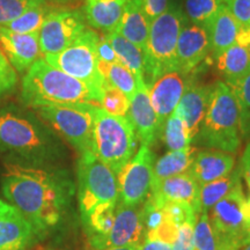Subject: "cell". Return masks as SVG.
<instances>
[{
    "label": "cell",
    "mask_w": 250,
    "mask_h": 250,
    "mask_svg": "<svg viewBox=\"0 0 250 250\" xmlns=\"http://www.w3.org/2000/svg\"><path fill=\"white\" fill-rule=\"evenodd\" d=\"M77 187L66 168H30L6 165L1 193L29 221L37 237L64 223Z\"/></svg>",
    "instance_id": "1"
},
{
    "label": "cell",
    "mask_w": 250,
    "mask_h": 250,
    "mask_svg": "<svg viewBox=\"0 0 250 250\" xmlns=\"http://www.w3.org/2000/svg\"><path fill=\"white\" fill-rule=\"evenodd\" d=\"M0 156L6 165L64 168L70 152L64 139L36 112L8 103L0 107Z\"/></svg>",
    "instance_id": "2"
},
{
    "label": "cell",
    "mask_w": 250,
    "mask_h": 250,
    "mask_svg": "<svg viewBox=\"0 0 250 250\" xmlns=\"http://www.w3.org/2000/svg\"><path fill=\"white\" fill-rule=\"evenodd\" d=\"M20 100L24 107L37 109L81 102L99 104L100 96L83 81L51 66L41 57L22 78Z\"/></svg>",
    "instance_id": "3"
},
{
    "label": "cell",
    "mask_w": 250,
    "mask_h": 250,
    "mask_svg": "<svg viewBox=\"0 0 250 250\" xmlns=\"http://www.w3.org/2000/svg\"><path fill=\"white\" fill-rule=\"evenodd\" d=\"M241 142L235 99L225 81H217L214 83L208 110L191 144L195 147L218 149L235 154L241 146Z\"/></svg>",
    "instance_id": "4"
},
{
    "label": "cell",
    "mask_w": 250,
    "mask_h": 250,
    "mask_svg": "<svg viewBox=\"0 0 250 250\" xmlns=\"http://www.w3.org/2000/svg\"><path fill=\"white\" fill-rule=\"evenodd\" d=\"M77 196L80 217L85 225L95 213L120 199L117 175L95 153L81 154L77 165Z\"/></svg>",
    "instance_id": "5"
},
{
    "label": "cell",
    "mask_w": 250,
    "mask_h": 250,
    "mask_svg": "<svg viewBox=\"0 0 250 250\" xmlns=\"http://www.w3.org/2000/svg\"><path fill=\"white\" fill-rule=\"evenodd\" d=\"M94 144L95 154L115 174L138 151V138L130 118L116 116L94 105Z\"/></svg>",
    "instance_id": "6"
},
{
    "label": "cell",
    "mask_w": 250,
    "mask_h": 250,
    "mask_svg": "<svg viewBox=\"0 0 250 250\" xmlns=\"http://www.w3.org/2000/svg\"><path fill=\"white\" fill-rule=\"evenodd\" d=\"M186 21V15L175 6L151 21L144 49V80L147 87L167 72L175 71L177 40Z\"/></svg>",
    "instance_id": "7"
},
{
    "label": "cell",
    "mask_w": 250,
    "mask_h": 250,
    "mask_svg": "<svg viewBox=\"0 0 250 250\" xmlns=\"http://www.w3.org/2000/svg\"><path fill=\"white\" fill-rule=\"evenodd\" d=\"M94 105L95 103H67L46 105L35 110L46 124L81 155L95 153Z\"/></svg>",
    "instance_id": "8"
},
{
    "label": "cell",
    "mask_w": 250,
    "mask_h": 250,
    "mask_svg": "<svg viewBox=\"0 0 250 250\" xmlns=\"http://www.w3.org/2000/svg\"><path fill=\"white\" fill-rule=\"evenodd\" d=\"M99 34L87 27L80 36L67 48L55 55L43 57L51 66L83 81L93 89L101 100L103 87L107 83L99 70L98 42Z\"/></svg>",
    "instance_id": "9"
},
{
    "label": "cell",
    "mask_w": 250,
    "mask_h": 250,
    "mask_svg": "<svg viewBox=\"0 0 250 250\" xmlns=\"http://www.w3.org/2000/svg\"><path fill=\"white\" fill-rule=\"evenodd\" d=\"M246 198L242 183L239 182L208 212L218 250H241L250 242L249 226L243 212Z\"/></svg>",
    "instance_id": "10"
},
{
    "label": "cell",
    "mask_w": 250,
    "mask_h": 250,
    "mask_svg": "<svg viewBox=\"0 0 250 250\" xmlns=\"http://www.w3.org/2000/svg\"><path fill=\"white\" fill-rule=\"evenodd\" d=\"M154 164V152L149 146L142 144L133 158L117 175L118 202L129 206H139L147 199L151 192Z\"/></svg>",
    "instance_id": "11"
},
{
    "label": "cell",
    "mask_w": 250,
    "mask_h": 250,
    "mask_svg": "<svg viewBox=\"0 0 250 250\" xmlns=\"http://www.w3.org/2000/svg\"><path fill=\"white\" fill-rule=\"evenodd\" d=\"M88 27L83 12L56 8L48 14L39 31L40 49L43 57L67 48Z\"/></svg>",
    "instance_id": "12"
},
{
    "label": "cell",
    "mask_w": 250,
    "mask_h": 250,
    "mask_svg": "<svg viewBox=\"0 0 250 250\" xmlns=\"http://www.w3.org/2000/svg\"><path fill=\"white\" fill-rule=\"evenodd\" d=\"M142 205L129 206L118 202L110 230L105 235L89 239L92 248L101 250L112 247H133L139 249L145 239Z\"/></svg>",
    "instance_id": "13"
},
{
    "label": "cell",
    "mask_w": 250,
    "mask_h": 250,
    "mask_svg": "<svg viewBox=\"0 0 250 250\" xmlns=\"http://www.w3.org/2000/svg\"><path fill=\"white\" fill-rule=\"evenodd\" d=\"M211 52L210 35L205 26L184 23L177 40L175 71L189 76Z\"/></svg>",
    "instance_id": "14"
},
{
    "label": "cell",
    "mask_w": 250,
    "mask_h": 250,
    "mask_svg": "<svg viewBox=\"0 0 250 250\" xmlns=\"http://www.w3.org/2000/svg\"><path fill=\"white\" fill-rule=\"evenodd\" d=\"M188 83V76H184L179 71H170L148 86L149 99L158 121L159 138L166 121L176 109Z\"/></svg>",
    "instance_id": "15"
},
{
    "label": "cell",
    "mask_w": 250,
    "mask_h": 250,
    "mask_svg": "<svg viewBox=\"0 0 250 250\" xmlns=\"http://www.w3.org/2000/svg\"><path fill=\"white\" fill-rule=\"evenodd\" d=\"M36 239L26 217L13 204L0 199V250H26Z\"/></svg>",
    "instance_id": "16"
},
{
    "label": "cell",
    "mask_w": 250,
    "mask_h": 250,
    "mask_svg": "<svg viewBox=\"0 0 250 250\" xmlns=\"http://www.w3.org/2000/svg\"><path fill=\"white\" fill-rule=\"evenodd\" d=\"M127 117L133 125L139 142L152 147L159 138L158 121L149 99L148 87L144 78L137 79V88L130 100Z\"/></svg>",
    "instance_id": "17"
},
{
    "label": "cell",
    "mask_w": 250,
    "mask_h": 250,
    "mask_svg": "<svg viewBox=\"0 0 250 250\" xmlns=\"http://www.w3.org/2000/svg\"><path fill=\"white\" fill-rule=\"evenodd\" d=\"M0 46L18 73H26L42 55L39 31L21 34L0 27Z\"/></svg>",
    "instance_id": "18"
},
{
    "label": "cell",
    "mask_w": 250,
    "mask_h": 250,
    "mask_svg": "<svg viewBox=\"0 0 250 250\" xmlns=\"http://www.w3.org/2000/svg\"><path fill=\"white\" fill-rule=\"evenodd\" d=\"M199 190L201 186L188 171L153 184L149 196L160 208L167 203H180L192 206L198 214H201Z\"/></svg>",
    "instance_id": "19"
},
{
    "label": "cell",
    "mask_w": 250,
    "mask_h": 250,
    "mask_svg": "<svg viewBox=\"0 0 250 250\" xmlns=\"http://www.w3.org/2000/svg\"><path fill=\"white\" fill-rule=\"evenodd\" d=\"M214 83L202 85V83L189 81L182 98H181L176 110L182 117L191 140L198 132L203 117L208 110ZM192 143V142H191Z\"/></svg>",
    "instance_id": "20"
},
{
    "label": "cell",
    "mask_w": 250,
    "mask_h": 250,
    "mask_svg": "<svg viewBox=\"0 0 250 250\" xmlns=\"http://www.w3.org/2000/svg\"><path fill=\"white\" fill-rule=\"evenodd\" d=\"M235 158L230 153L218 149H203L198 151L190 167L191 175L199 186L227 176L234 169Z\"/></svg>",
    "instance_id": "21"
},
{
    "label": "cell",
    "mask_w": 250,
    "mask_h": 250,
    "mask_svg": "<svg viewBox=\"0 0 250 250\" xmlns=\"http://www.w3.org/2000/svg\"><path fill=\"white\" fill-rule=\"evenodd\" d=\"M127 0H85L83 14L87 26L103 34L117 29Z\"/></svg>",
    "instance_id": "22"
},
{
    "label": "cell",
    "mask_w": 250,
    "mask_h": 250,
    "mask_svg": "<svg viewBox=\"0 0 250 250\" xmlns=\"http://www.w3.org/2000/svg\"><path fill=\"white\" fill-rule=\"evenodd\" d=\"M210 35L211 52L215 59L221 52L232 46L236 42L241 26L230 13L226 4H221L210 22L206 24Z\"/></svg>",
    "instance_id": "23"
},
{
    "label": "cell",
    "mask_w": 250,
    "mask_h": 250,
    "mask_svg": "<svg viewBox=\"0 0 250 250\" xmlns=\"http://www.w3.org/2000/svg\"><path fill=\"white\" fill-rule=\"evenodd\" d=\"M149 24L151 21L145 13L143 0H127L123 17L115 31L144 50L147 43Z\"/></svg>",
    "instance_id": "24"
},
{
    "label": "cell",
    "mask_w": 250,
    "mask_h": 250,
    "mask_svg": "<svg viewBox=\"0 0 250 250\" xmlns=\"http://www.w3.org/2000/svg\"><path fill=\"white\" fill-rule=\"evenodd\" d=\"M197 152H198L197 147L190 145L186 148L169 151L162 155L155 161L154 167H153L152 186L175 175L188 173Z\"/></svg>",
    "instance_id": "25"
},
{
    "label": "cell",
    "mask_w": 250,
    "mask_h": 250,
    "mask_svg": "<svg viewBox=\"0 0 250 250\" xmlns=\"http://www.w3.org/2000/svg\"><path fill=\"white\" fill-rule=\"evenodd\" d=\"M217 68L226 83L242 78L250 71V49L235 42L215 58Z\"/></svg>",
    "instance_id": "26"
},
{
    "label": "cell",
    "mask_w": 250,
    "mask_h": 250,
    "mask_svg": "<svg viewBox=\"0 0 250 250\" xmlns=\"http://www.w3.org/2000/svg\"><path fill=\"white\" fill-rule=\"evenodd\" d=\"M104 37L114 49L118 62L129 68L137 79L144 78V50L120 35L117 31L104 34Z\"/></svg>",
    "instance_id": "27"
},
{
    "label": "cell",
    "mask_w": 250,
    "mask_h": 250,
    "mask_svg": "<svg viewBox=\"0 0 250 250\" xmlns=\"http://www.w3.org/2000/svg\"><path fill=\"white\" fill-rule=\"evenodd\" d=\"M241 177L242 175L240 173L239 167H236L227 176L201 186L199 190L201 213H208L217 203L225 198L237 183L241 182Z\"/></svg>",
    "instance_id": "28"
},
{
    "label": "cell",
    "mask_w": 250,
    "mask_h": 250,
    "mask_svg": "<svg viewBox=\"0 0 250 250\" xmlns=\"http://www.w3.org/2000/svg\"><path fill=\"white\" fill-rule=\"evenodd\" d=\"M99 70L103 79L131 100L137 88V78L129 68L121 62H104L99 61Z\"/></svg>",
    "instance_id": "29"
},
{
    "label": "cell",
    "mask_w": 250,
    "mask_h": 250,
    "mask_svg": "<svg viewBox=\"0 0 250 250\" xmlns=\"http://www.w3.org/2000/svg\"><path fill=\"white\" fill-rule=\"evenodd\" d=\"M236 101L241 138H250V71L242 78L227 83Z\"/></svg>",
    "instance_id": "30"
},
{
    "label": "cell",
    "mask_w": 250,
    "mask_h": 250,
    "mask_svg": "<svg viewBox=\"0 0 250 250\" xmlns=\"http://www.w3.org/2000/svg\"><path fill=\"white\" fill-rule=\"evenodd\" d=\"M160 138L169 151H177L191 145L192 140L189 131L176 109L166 121Z\"/></svg>",
    "instance_id": "31"
},
{
    "label": "cell",
    "mask_w": 250,
    "mask_h": 250,
    "mask_svg": "<svg viewBox=\"0 0 250 250\" xmlns=\"http://www.w3.org/2000/svg\"><path fill=\"white\" fill-rule=\"evenodd\" d=\"M56 8H57L56 6L50 5L48 1L43 2V4L35 5L4 28H7L9 30L21 34H29L40 31L45 18Z\"/></svg>",
    "instance_id": "32"
},
{
    "label": "cell",
    "mask_w": 250,
    "mask_h": 250,
    "mask_svg": "<svg viewBox=\"0 0 250 250\" xmlns=\"http://www.w3.org/2000/svg\"><path fill=\"white\" fill-rule=\"evenodd\" d=\"M224 0H186V14L190 23L205 26L218 11Z\"/></svg>",
    "instance_id": "33"
},
{
    "label": "cell",
    "mask_w": 250,
    "mask_h": 250,
    "mask_svg": "<svg viewBox=\"0 0 250 250\" xmlns=\"http://www.w3.org/2000/svg\"><path fill=\"white\" fill-rule=\"evenodd\" d=\"M98 105L111 115L126 116L130 108V100L121 90L105 83Z\"/></svg>",
    "instance_id": "34"
},
{
    "label": "cell",
    "mask_w": 250,
    "mask_h": 250,
    "mask_svg": "<svg viewBox=\"0 0 250 250\" xmlns=\"http://www.w3.org/2000/svg\"><path fill=\"white\" fill-rule=\"evenodd\" d=\"M18 86V72L12 66L0 46V101L15 92Z\"/></svg>",
    "instance_id": "35"
},
{
    "label": "cell",
    "mask_w": 250,
    "mask_h": 250,
    "mask_svg": "<svg viewBox=\"0 0 250 250\" xmlns=\"http://www.w3.org/2000/svg\"><path fill=\"white\" fill-rule=\"evenodd\" d=\"M192 250H218L208 213H201L197 219Z\"/></svg>",
    "instance_id": "36"
},
{
    "label": "cell",
    "mask_w": 250,
    "mask_h": 250,
    "mask_svg": "<svg viewBox=\"0 0 250 250\" xmlns=\"http://www.w3.org/2000/svg\"><path fill=\"white\" fill-rule=\"evenodd\" d=\"M43 4L34 0H0V27L7 26L33 6Z\"/></svg>",
    "instance_id": "37"
},
{
    "label": "cell",
    "mask_w": 250,
    "mask_h": 250,
    "mask_svg": "<svg viewBox=\"0 0 250 250\" xmlns=\"http://www.w3.org/2000/svg\"><path fill=\"white\" fill-rule=\"evenodd\" d=\"M197 219H189L177 227L176 235L171 243L173 250H192Z\"/></svg>",
    "instance_id": "38"
},
{
    "label": "cell",
    "mask_w": 250,
    "mask_h": 250,
    "mask_svg": "<svg viewBox=\"0 0 250 250\" xmlns=\"http://www.w3.org/2000/svg\"><path fill=\"white\" fill-rule=\"evenodd\" d=\"M225 4L241 26V29L250 27V0H224Z\"/></svg>",
    "instance_id": "39"
},
{
    "label": "cell",
    "mask_w": 250,
    "mask_h": 250,
    "mask_svg": "<svg viewBox=\"0 0 250 250\" xmlns=\"http://www.w3.org/2000/svg\"><path fill=\"white\" fill-rule=\"evenodd\" d=\"M143 6L148 20L152 21L167 11L169 0H143Z\"/></svg>",
    "instance_id": "40"
},
{
    "label": "cell",
    "mask_w": 250,
    "mask_h": 250,
    "mask_svg": "<svg viewBox=\"0 0 250 250\" xmlns=\"http://www.w3.org/2000/svg\"><path fill=\"white\" fill-rule=\"evenodd\" d=\"M98 57L100 62H118L117 56L114 49L104 36H100L98 42Z\"/></svg>",
    "instance_id": "41"
},
{
    "label": "cell",
    "mask_w": 250,
    "mask_h": 250,
    "mask_svg": "<svg viewBox=\"0 0 250 250\" xmlns=\"http://www.w3.org/2000/svg\"><path fill=\"white\" fill-rule=\"evenodd\" d=\"M139 250H173L171 243L155 236H145Z\"/></svg>",
    "instance_id": "42"
},
{
    "label": "cell",
    "mask_w": 250,
    "mask_h": 250,
    "mask_svg": "<svg viewBox=\"0 0 250 250\" xmlns=\"http://www.w3.org/2000/svg\"><path fill=\"white\" fill-rule=\"evenodd\" d=\"M237 167H239L240 173L246 179V182H250V138L248 139V143H247L242 158Z\"/></svg>",
    "instance_id": "43"
},
{
    "label": "cell",
    "mask_w": 250,
    "mask_h": 250,
    "mask_svg": "<svg viewBox=\"0 0 250 250\" xmlns=\"http://www.w3.org/2000/svg\"><path fill=\"white\" fill-rule=\"evenodd\" d=\"M101 250H139V249L133 248V247H112V248H105Z\"/></svg>",
    "instance_id": "44"
},
{
    "label": "cell",
    "mask_w": 250,
    "mask_h": 250,
    "mask_svg": "<svg viewBox=\"0 0 250 250\" xmlns=\"http://www.w3.org/2000/svg\"><path fill=\"white\" fill-rule=\"evenodd\" d=\"M52 1H55V2H58V4H66V2L77 1V0H52Z\"/></svg>",
    "instance_id": "45"
},
{
    "label": "cell",
    "mask_w": 250,
    "mask_h": 250,
    "mask_svg": "<svg viewBox=\"0 0 250 250\" xmlns=\"http://www.w3.org/2000/svg\"><path fill=\"white\" fill-rule=\"evenodd\" d=\"M241 250H250V242L247 243V245L243 247V248Z\"/></svg>",
    "instance_id": "46"
},
{
    "label": "cell",
    "mask_w": 250,
    "mask_h": 250,
    "mask_svg": "<svg viewBox=\"0 0 250 250\" xmlns=\"http://www.w3.org/2000/svg\"><path fill=\"white\" fill-rule=\"evenodd\" d=\"M34 1H37V2H46V1H49V0H34Z\"/></svg>",
    "instance_id": "47"
},
{
    "label": "cell",
    "mask_w": 250,
    "mask_h": 250,
    "mask_svg": "<svg viewBox=\"0 0 250 250\" xmlns=\"http://www.w3.org/2000/svg\"><path fill=\"white\" fill-rule=\"evenodd\" d=\"M247 184H248V188H249V192H250V182H247ZM250 197V196H249Z\"/></svg>",
    "instance_id": "48"
},
{
    "label": "cell",
    "mask_w": 250,
    "mask_h": 250,
    "mask_svg": "<svg viewBox=\"0 0 250 250\" xmlns=\"http://www.w3.org/2000/svg\"><path fill=\"white\" fill-rule=\"evenodd\" d=\"M249 232H250V226H249Z\"/></svg>",
    "instance_id": "49"
}]
</instances>
